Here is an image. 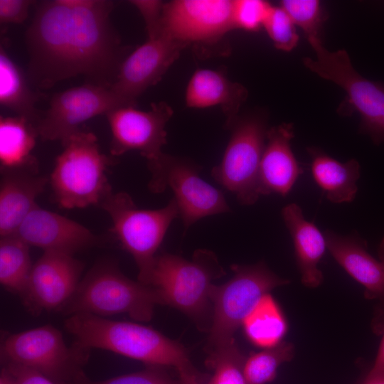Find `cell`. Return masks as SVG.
Instances as JSON below:
<instances>
[{
  "label": "cell",
  "instance_id": "cell-8",
  "mask_svg": "<svg viewBox=\"0 0 384 384\" xmlns=\"http://www.w3.org/2000/svg\"><path fill=\"white\" fill-rule=\"evenodd\" d=\"M316 58H304V65L319 77L342 87L347 95L341 113L356 111L360 130L375 144L384 142V84L365 78L353 67L345 50H328L321 38L308 40Z\"/></svg>",
  "mask_w": 384,
  "mask_h": 384
},
{
  "label": "cell",
  "instance_id": "cell-24",
  "mask_svg": "<svg viewBox=\"0 0 384 384\" xmlns=\"http://www.w3.org/2000/svg\"><path fill=\"white\" fill-rule=\"evenodd\" d=\"M38 136L36 126L23 117H0V164L3 171L36 172L32 154Z\"/></svg>",
  "mask_w": 384,
  "mask_h": 384
},
{
  "label": "cell",
  "instance_id": "cell-37",
  "mask_svg": "<svg viewBox=\"0 0 384 384\" xmlns=\"http://www.w3.org/2000/svg\"><path fill=\"white\" fill-rule=\"evenodd\" d=\"M177 370L181 384H201L198 379L197 372L195 369H179Z\"/></svg>",
  "mask_w": 384,
  "mask_h": 384
},
{
  "label": "cell",
  "instance_id": "cell-36",
  "mask_svg": "<svg viewBox=\"0 0 384 384\" xmlns=\"http://www.w3.org/2000/svg\"><path fill=\"white\" fill-rule=\"evenodd\" d=\"M13 373L16 384H57L43 374L24 366L1 364Z\"/></svg>",
  "mask_w": 384,
  "mask_h": 384
},
{
  "label": "cell",
  "instance_id": "cell-7",
  "mask_svg": "<svg viewBox=\"0 0 384 384\" xmlns=\"http://www.w3.org/2000/svg\"><path fill=\"white\" fill-rule=\"evenodd\" d=\"M112 222V232L134 258L138 267V281L149 285L156 252L172 221L179 216L174 198L155 210L137 208L124 192L111 193L100 204Z\"/></svg>",
  "mask_w": 384,
  "mask_h": 384
},
{
  "label": "cell",
  "instance_id": "cell-32",
  "mask_svg": "<svg viewBox=\"0 0 384 384\" xmlns=\"http://www.w3.org/2000/svg\"><path fill=\"white\" fill-rule=\"evenodd\" d=\"M272 6L262 0H232L233 28L257 31L263 28Z\"/></svg>",
  "mask_w": 384,
  "mask_h": 384
},
{
  "label": "cell",
  "instance_id": "cell-19",
  "mask_svg": "<svg viewBox=\"0 0 384 384\" xmlns=\"http://www.w3.org/2000/svg\"><path fill=\"white\" fill-rule=\"evenodd\" d=\"M292 123H282L268 129L259 175L260 195L287 196L304 169L291 148L294 138Z\"/></svg>",
  "mask_w": 384,
  "mask_h": 384
},
{
  "label": "cell",
  "instance_id": "cell-14",
  "mask_svg": "<svg viewBox=\"0 0 384 384\" xmlns=\"http://www.w3.org/2000/svg\"><path fill=\"white\" fill-rule=\"evenodd\" d=\"M202 167L189 159L165 154L163 178L174 193L184 229L206 216L230 212L221 192L200 177Z\"/></svg>",
  "mask_w": 384,
  "mask_h": 384
},
{
  "label": "cell",
  "instance_id": "cell-12",
  "mask_svg": "<svg viewBox=\"0 0 384 384\" xmlns=\"http://www.w3.org/2000/svg\"><path fill=\"white\" fill-rule=\"evenodd\" d=\"M162 31L199 53H208L234 29L232 0H174L164 3Z\"/></svg>",
  "mask_w": 384,
  "mask_h": 384
},
{
  "label": "cell",
  "instance_id": "cell-9",
  "mask_svg": "<svg viewBox=\"0 0 384 384\" xmlns=\"http://www.w3.org/2000/svg\"><path fill=\"white\" fill-rule=\"evenodd\" d=\"M230 268L233 277L225 284L212 287L208 351L234 339L235 332L262 297L289 283L272 272L264 262L252 265H232Z\"/></svg>",
  "mask_w": 384,
  "mask_h": 384
},
{
  "label": "cell",
  "instance_id": "cell-3",
  "mask_svg": "<svg viewBox=\"0 0 384 384\" xmlns=\"http://www.w3.org/2000/svg\"><path fill=\"white\" fill-rule=\"evenodd\" d=\"M159 304L163 302L154 287L133 281L114 265L105 262L87 274L60 309L69 316L90 314L103 317L127 314L135 321L146 322Z\"/></svg>",
  "mask_w": 384,
  "mask_h": 384
},
{
  "label": "cell",
  "instance_id": "cell-10",
  "mask_svg": "<svg viewBox=\"0 0 384 384\" xmlns=\"http://www.w3.org/2000/svg\"><path fill=\"white\" fill-rule=\"evenodd\" d=\"M230 135L220 163L211 176L240 203L254 204L260 197L258 175L267 133L265 119L257 114L238 115L225 122Z\"/></svg>",
  "mask_w": 384,
  "mask_h": 384
},
{
  "label": "cell",
  "instance_id": "cell-28",
  "mask_svg": "<svg viewBox=\"0 0 384 384\" xmlns=\"http://www.w3.org/2000/svg\"><path fill=\"white\" fill-rule=\"evenodd\" d=\"M294 346L282 341L278 345L252 353L245 358L243 372L247 384H267L277 375L278 368L294 356Z\"/></svg>",
  "mask_w": 384,
  "mask_h": 384
},
{
  "label": "cell",
  "instance_id": "cell-22",
  "mask_svg": "<svg viewBox=\"0 0 384 384\" xmlns=\"http://www.w3.org/2000/svg\"><path fill=\"white\" fill-rule=\"evenodd\" d=\"M0 188V235H15L18 228L36 206L47 179L27 171H3Z\"/></svg>",
  "mask_w": 384,
  "mask_h": 384
},
{
  "label": "cell",
  "instance_id": "cell-38",
  "mask_svg": "<svg viewBox=\"0 0 384 384\" xmlns=\"http://www.w3.org/2000/svg\"><path fill=\"white\" fill-rule=\"evenodd\" d=\"M378 353L370 371H379L384 370V329Z\"/></svg>",
  "mask_w": 384,
  "mask_h": 384
},
{
  "label": "cell",
  "instance_id": "cell-25",
  "mask_svg": "<svg viewBox=\"0 0 384 384\" xmlns=\"http://www.w3.org/2000/svg\"><path fill=\"white\" fill-rule=\"evenodd\" d=\"M36 93L28 87L22 72L12 60L3 43L0 47V103L33 123L36 127L43 113L36 108Z\"/></svg>",
  "mask_w": 384,
  "mask_h": 384
},
{
  "label": "cell",
  "instance_id": "cell-35",
  "mask_svg": "<svg viewBox=\"0 0 384 384\" xmlns=\"http://www.w3.org/2000/svg\"><path fill=\"white\" fill-rule=\"evenodd\" d=\"M33 2L31 0H0L1 23H22Z\"/></svg>",
  "mask_w": 384,
  "mask_h": 384
},
{
  "label": "cell",
  "instance_id": "cell-30",
  "mask_svg": "<svg viewBox=\"0 0 384 384\" xmlns=\"http://www.w3.org/2000/svg\"><path fill=\"white\" fill-rule=\"evenodd\" d=\"M280 6L295 26L302 28L307 40L320 38L325 17L319 1L283 0L280 2Z\"/></svg>",
  "mask_w": 384,
  "mask_h": 384
},
{
  "label": "cell",
  "instance_id": "cell-26",
  "mask_svg": "<svg viewBox=\"0 0 384 384\" xmlns=\"http://www.w3.org/2000/svg\"><path fill=\"white\" fill-rule=\"evenodd\" d=\"M242 326L253 345L265 348L281 343L287 331L285 318L270 293L262 297L244 319Z\"/></svg>",
  "mask_w": 384,
  "mask_h": 384
},
{
  "label": "cell",
  "instance_id": "cell-16",
  "mask_svg": "<svg viewBox=\"0 0 384 384\" xmlns=\"http://www.w3.org/2000/svg\"><path fill=\"white\" fill-rule=\"evenodd\" d=\"M82 268L73 255L44 251L33 265L21 295L25 306L36 314L60 309L75 292Z\"/></svg>",
  "mask_w": 384,
  "mask_h": 384
},
{
  "label": "cell",
  "instance_id": "cell-31",
  "mask_svg": "<svg viewBox=\"0 0 384 384\" xmlns=\"http://www.w3.org/2000/svg\"><path fill=\"white\" fill-rule=\"evenodd\" d=\"M263 28L277 49L289 52L297 46L299 35L296 26L280 6H272Z\"/></svg>",
  "mask_w": 384,
  "mask_h": 384
},
{
  "label": "cell",
  "instance_id": "cell-18",
  "mask_svg": "<svg viewBox=\"0 0 384 384\" xmlns=\"http://www.w3.org/2000/svg\"><path fill=\"white\" fill-rule=\"evenodd\" d=\"M326 247L334 260L365 288L369 299L380 301L375 324H384V265L367 252L366 242L356 235H340L324 232Z\"/></svg>",
  "mask_w": 384,
  "mask_h": 384
},
{
  "label": "cell",
  "instance_id": "cell-39",
  "mask_svg": "<svg viewBox=\"0 0 384 384\" xmlns=\"http://www.w3.org/2000/svg\"><path fill=\"white\" fill-rule=\"evenodd\" d=\"M363 384H384V370L369 371Z\"/></svg>",
  "mask_w": 384,
  "mask_h": 384
},
{
  "label": "cell",
  "instance_id": "cell-17",
  "mask_svg": "<svg viewBox=\"0 0 384 384\" xmlns=\"http://www.w3.org/2000/svg\"><path fill=\"white\" fill-rule=\"evenodd\" d=\"M15 235L29 246L70 255L97 241V238L83 225L37 205L26 217Z\"/></svg>",
  "mask_w": 384,
  "mask_h": 384
},
{
  "label": "cell",
  "instance_id": "cell-4",
  "mask_svg": "<svg viewBox=\"0 0 384 384\" xmlns=\"http://www.w3.org/2000/svg\"><path fill=\"white\" fill-rule=\"evenodd\" d=\"M62 144L50 175L57 203L67 209L100 205L112 193L106 170L112 161L92 132L79 130Z\"/></svg>",
  "mask_w": 384,
  "mask_h": 384
},
{
  "label": "cell",
  "instance_id": "cell-5",
  "mask_svg": "<svg viewBox=\"0 0 384 384\" xmlns=\"http://www.w3.org/2000/svg\"><path fill=\"white\" fill-rule=\"evenodd\" d=\"M225 274L210 250L198 249L191 260L164 252L156 257L149 285L158 290L163 304L178 309L199 325L210 311L212 281Z\"/></svg>",
  "mask_w": 384,
  "mask_h": 384
},
{
  "label": "cell",
  "instance_id": "cell-21",
  "mask_svg": "<svg viewBox=\"0 0 384 384\" xmlns=\"http://www.w3.org/2000/svg\"><path fill=\"white\" fill-rule=\"evenodd\" d=\"M282 216L293 241L302 282L308 287H317L323 281L319 263L327 248L324 235L314 223L305 219L296 203L285 206Z\"/></svg>",
  "mask_w": 384,
  "mask_h": 384
},
{
  "label": "cell",
  "instance_id": "cell-34",
  "mask_svg": "<svg viewBox=\"0 0 384 384\" xmlns=\"http://www.w3.org/2000/svg\"><path fill=\"white\" fill-rule=\"evenodd\" d=\"M129 3L134 6L142 14L148 37H152L161 31V16L164 2L157 0H132Z\"/></svg>",
  "mask_w": 384,
  "mask_h": 384
},
{
  "label": "cell",
  "instance_id": "cell-33",
  "mask_svg": "<svg viewBox=\"0 0 384 384\" xmlns=\"http://www.w3.org/2000/svg\"><path fill=\"white\" fill-rule=\"evenodd\" d=\"M78 384H181L174 380L161 367L149 366L148 369L113 377L103 380H91L89 378Z\"/></svg>",
  "mask_w": 384,
  "mask_h": 384
},
{
  "label": "cell",
  "instance_id": "cell-11",
  "mask_svg": "<svg viewBox=\"0 0 384 384\" xmlns=\"http://www.w3.org/2000/svg\"><path fill=\"white\" fill-rule=\"evenodd\" d=\"M173 113L171 106L161 101L153 102L146 111L125 106L105 115L112 133L110 154L118 156L137 151L144 157L151 174L148 186L154 193H158L161 186L165 154L162 148L167 142L166 125Z\"/></svg>",
  "mask_w": 384,
  "mask_h": 384
},
{
  "label": "cell",
  "instance_id": "cell-20",
  "mask_svg": "<svg viewBox=\"0 0 384 384\" xmlns=\"http://www.w3.org/2000/svg\"><path fill=\"white\" fill-rule=\"evenodd\" d=\"M248 95L240 83L231 81L219 70L198 69L191 77L185 92L187 107L203 109L218 106L226 117V122L238 115Z\"/></svg>",
  "mask_w": 384,
  "mask_h": 384
},
{
  "label": "cell",
  "instance_id": "cell-1",
  "mask_svg": "<svg viewBox=\"0 0 384 384\" xmlns=\"http://www.w3.org/2000/svg\"><path fill=\"white\" fill-rule=\"evenodd\" d=\"M112 8L107 0L41 2L26 33L35 85L48 88L82 75L90 83L111 87L124 60L110 19Z\"/></svg>",
  "mask_w": 384,
  "mask_h": 384
},
{
  "label": "cell",
  "instance_id": "cell-2",
  "mask_svg": "<svg viewBox=\"0 0 384 384\" xmlns=\"http://www.w3.org/2000/svg\"><path fill=\"white\" fill-rule=\"evenodd\" d=\"M65 328L75 343L89 349L110 351L149 366L194 369L183 346L147 326L78 314L66 319Z\"/></svg>",
  "mask_w": 384,
  "mask_h": 384
},
{
  "label": "cell",
  "instance_id": "cell-6",
  "mask_svg": "<svg viewBox=\"0 0 384 384\" xmlns=\"http://www.w3.org/2000/svg\"><path fill=\"white\" fill-rule=\"evenodd\" d=\"M90 349L68 346L61 332L45 325L8 334L1 341V364L34 370L57 384H78L88 378L84 367Z\"/></svg>",
  "mask_w": 384,
  "mask_h": 384
},
{
  "label": "cell",
  "instance_id": "cell-23",
  "mask_svg": "<svg viewBox=\"0 0 384 384\" xmlns=\"http://www.w3.org/2000/svg\"><path fill=\"white\" fill-rule=\"evenodd\" d=\"M312 177L334 203H349L356 198L360 165L356 159L340 162L317 148H308Z\"/></svg>",
  "mask_w": 384,
  "mask_h": 384
},
{
  "label": "cell",
  "instance_id": "cell-27",
  "mask_svg": "<svg viewBox=\"0 0 384 384\" xmlns=\"http://www.w3.org/2000/svg\"><path fill=\"white\" fill-rule=\"evenodd\" d=\"M32 267L28 245L16 235L1 238L0 282L3 287L21 296Z\"/></svg>",
  "mask_w": 384,
  "mask_h": 384
},
{
  "label": "cell",
  "instance_id": "cell-41",
  "mask_svg": "<svg viewBox=\"0 0 384 384\" xmlns=\"http://www.w3.org/2000/svg\"><path fill=\"white\" fill-rule=\"evenodd\" d=\"M378 256H379L380 260L384 265V237L383 238L378 247Z\"/></svg>",
  "mask_w": 384,
  "mask_h": 384
},
{
  "label": "cell",
  "instance_id": "cell-40",
  "mask_svg": "<svg viewBox=\"0 0 384 384\" xmlns=\"http://www.w3.org/2000/svg\"><path fill=\"white\" fill-rule=\"evenodd\" d=\"M0 384H16V379L13 373L3 366L0 373Z\"/></svg>",
  "mask_w": 384,
  "mask_h": 384
},
{
  "label": "cell",
  "instance_id": "cell-29",
  "mask_svg": "<svg viewBox=\"0 0 384 384\" xmlns=\"http://www.w3.org/2000/svg\"><path fill=\"white\" fill-rule=\"evenodd\" d=\"M208 353L206 364L213 371L208 384H247L243 372L245 358L234 339Z\"/></svg>",
  "mask_w": 384,
  "mask_h": 384
},
{
  "label": "cell",
  "instance_id": "cell-13",
  "mask_svg": "<svg viewBox=\"0 0 384 384\" xmlns=\"http://www.w3.org/2000/svg\"><path fill=\"white\" fill-rule=\"evenodd\" d=\"M125 106H132L116 95L111 87L87 83L56 93L50 101L36 126L44 140L63 143L79 131L80 125L99 114Z\"/></svg>",
  "mask_w": 384,
  "mask_h": 384
},
{
  "label": "cell",
  "instance_id": "cell-15",
  "mask_svg": "<svg viewBox=\"0 0 384 384\" xmlns=\"http://www.w3.org/2000/svg\"><path fill=\"white\" fill-rule=\"evenodd\" d=\"M187 47L164 33L147 40L122 63L112 91L124 102L135 106L137 97L158 83Z\"/></svg>",
  "mask_w": 384,
  "mask_h": 384
}]
</instances>
